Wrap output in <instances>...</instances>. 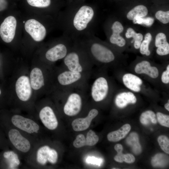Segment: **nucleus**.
I'll list each match as a JSON object with an SVG mask.
<instances>
[{"instance_id":"423d86ee","label":"nucleus","mask_w":169,"mask_h":169,"mask_svg":"<svg viewBox=\"0 0 169 169\" xmlns=\"http://www.w3.org/2000/svg\"><path fill=\"white\" fill-rule=\"evenodd\" d=\"M57 76L61 90L74 87L88 88L92 74L73 72L63 67Z\"/></svg>"},{"instance_id":"72a5a7b5","label":"nucleus","mask_w":169,"mask_h":169,"mask_svg":"<svg viewBox=\"0 0 169 169\" xmlns=\"http://www.w3.org/2000/svg\"><path fill=\"white\" fill-rule=\"evenodd\" d=\"M156 18L160 22L163 24H166L169 22V11L166 12L159 10L155 14Z\"/></svg>"},{"instance_id":"9b49d317","label":"nucleus","mask_w":169,"mask_h":169,"mask_svg":"<svg viewBox=\"0 0 169 169\" xmlns=\"http://www.w3.org/2000/svg\"><path fill=\"white\" fill-rule=\"evenodd\" d=\"M21 159L12 149L1 151L0 152V169H17L21 166Z\"/></svg>"},{"instance_id":"de8ad7c7","label":"nucleus","mask_w":169,"mask_h":169,"mask_svg":"<svg viewBox=\"0 0 169 169\" xmlns=\"http://www.w3.org/2000/svg\"><path fill=\"white\" fill-rule=\"evenodd\" d=\"M151 54V52L150 50H148L145 54V55L146 56H149Z\"/></svg>"},{"instance_id":"4be33fe9","label":"nucleus","mask_w":169,"mask_h":169,"mask_svg":"<svg viewBox=\"0 0 169 169\" xmlns=\"http://www.w3.org/2000/svg\"><path fill=\"white\" fill-rule=\"evenodd\" d=\"M131 129L130 125L125 124L118 130L109 133L107 135V139L111 142L118 141L125 138Z\"/></svg>"},{"instance_id":"c756f323","label":"nucleus","mask_w":169,"mask_h":169,"mask_svg":"<svg viewBox=\"0 0 169 169\" xmlns=\"http://www.w3.org/2000/svg\"><path fill=\"white\" fill-rule=\"evenodd\" d=\"M157 141L161 149L165 153L169 154V138L164 135L159 136L157 138Z\"/></svg>"},{"instance_id":"cd10ccee","label":"nucleus","mask_w":169,"mask_h":169,"mask_svg":"<svg viewBox=\"0 0 169 169\" xmlns=\"http://www.w3.org/2000/svg\"><path fill=\"white\" fill-rule=\"evenodd\" d=\"M152 39V36L150 33H147L145 35L144 39L141 43L140 51V53L143 55L145 54L146 53L148 50L149 46Z\"/></svg>"},{"instance_id":"f03ea898","label":"nucleus","mask_w":169,"mask_h":169,"mask_svg":"<svg viewBox=\"0 0 169 169\" xmlns=\"http://www.w3.org/2000/svg\"><path fill=\"white\" fill-rule=\"evenodd\" d=\"M58 158L57 150L46 143L44 138L36 143L33 151L24 161L29 167L39 169L45 168L48 164H55Z\"/></svg>"},{"instance_id":"e433bc0d","label":"nucleus","mask_w":169,"mask_h":169,"mask_svg":"<svg viewBox=\"0 0 169 169\" xmlns=\"http://www.w3.org/2000/svg\"><path fill=\"white\" fill-rule=\"evenodd\" d=\"M167 43L166 36L164 33H160L156 35L155 41V45L156 47L157 48Z\"/></svg>"},{"instance_id":"b1692460","label":"nucleus","mask_w":169,"mask_h":169,"mask_svg":"<svg viewBox=\"0 0 169 169\" xmlns=\"http://www.w3.org/2000/svg\"><path fill=\"white\" fill-rule=\"evenodd\" d=\"M147 8L143 5H139L131 10L127 14V18L130 20H133L137 17H144L148 14Z\"/></svg>"},{"instance_id":"58836bf2","label":"nucleus","mask_w":169,"mask_h":169,"mask_svg":"<svg viewBox=\"0 0 169 169\" xmlns=\"http://www.w3.org/2000/svg\"><path fill=\"white\" fill-rule=\"evenodd\" d=\"M102 159L94 156H89L86 159V162L93 165L100 166L102 162Z\"/></svg>"},{"instance_id":"4468645a","label":"nucleus","mask_w":169,"mask_h":169,"mask_svg":"<svg viewBox=\"0 0 169 169\" xmlns=\"http://www.w3.org/2000/svg\"><path fill=\"white\" fill-rule=\"evenodd\" d=\"M15 89L18 98L21 101L27 102L30 100L32 89L30 80L27 76H22L17 79Z\"/></svg>"},{"instance_id":"a18cd8bd","label":"nucleus","mask_w":169,"mask_h":169,"mask_svg":"<svg viewBox=\"0 0 169 169\" xmlns=\"http://www.w3.org/2000/svg\"><path fill=\"white\" fill-rule=\"evenodd\" d=\"M141 44V42L134 41V47L136 49H138L140 48Z\"/></svg>"},{"instance_id":"2f4dec72","label":"nucleus","mask_w":169,"mask_h":169,"mask_svg":"<svg viewBox=\"0 0 169 169\" xmlns=\"http://www.w3.org/2000/svg\"><path fill=\"white\" fill-rule=\"evenodd\" d=\"M125 36L127 38H133L135 41L141 42L143 39V36L141 33H137L131 28H128L125 33Z\"/></svg>"},{"instance_id":"7c9ffc66","label":"nucleus","mask_w":169,"mask_h":169,"mask_svg":"<svg viewBox=\"0 0 169 169\" xmlns=\"http://www.w3.org/2000/svg\"><path fill=\"white\" fill-rule=\"evenodd\" d=\"M133 21L134 23L143 24L150 27L153 24L154 19L151 17L144 18L137 17L135 18Z\"/></svg>"},{"instance_id":"5701e85b","label":"nucleus","mask_w":169,"mask_h":169,"mask_svg":"<svg viewBox=\"0 0 169 169\" xmlns=\"http://www.w3.org/2000/svg\"><path fill=\"white\" fill-rule=\"evenodd\" d=\"M127 144L131 147L132 151L136 154H140L142 149L139 142V138L138 134L135 132L130 134L126 139Z\"/></svg>"},{"instance_id":"39448f33","label":"nucleus","mask_w":169,"mask_h":169,"mask_svg":"<svg viewBox=\"0 0 169 169\" xmlns=\"http://www.w3.org/2000/svg\"><path fill=\"white\" fill-rule=\"evenodd\" d=\"M88 88L74 87L61 90V95L65 99L63 107L64 113L68 116H73L81 111L83 98L88 93Z\"/></svg>"},{"instance_id":"6e6552de","label":"nucleus","mask_w":169,"mask_h":169,"mask_svg":"<svg viewBox=\"0 0 169 169\" xmlns=\"http://www.w3.org/2000/svg\"><path fill=\"white\" fill-rule=\"evenodd\" d=\"M90 84L88 83V93L95 102L102 101L107 96L110 91V85L108 79L103 76H94Z\"/></svg>"},{"instance_id":"0eeeda50","label":"nucleus","mask_w":169,"mask_h":169,"mask_svg":"<svg viewBox=\"0 0 169 169\" xmlns=\"http://www.w3.org/2000/svg\"><path fill=\"white\" fill-rule=\"evenodd\" d=\"M80 44L94 65L97 63L108 64L115 60V56L111 50L100 43L92 40Z\"/></svg>"},{"instance_id":"412c9836","label":"nucleus","mask_w":169,"mask_h":169,"mask_svg":"<svg viewBox=\"0 0 169 169\" xmlns=\"http://www.w3.org/2000/svg\"><path fill=\"white\" fill-rule=\"evenodd\" d=\"M30 83L31 87L34 90H38L44 85V76L41 70L35 68L31 71L30 74Z\"/></svg>"},{"instance_id":"37998d69","label":"nucleus","mask_w":169,"mask_h":169,"mask_svg":"<svg viewBox=\"0 0 169 169\" xmlns=\"http://www.w3.org/2000/svg\"><path fill=\"white\" fill-rule=\"evenodd\" d=\"M8 6L7 0H0V12L5 9Z\"/></svg>"},{"instance_id":"f8f14e48","label":"nucleus","mask_w":169,"mask_h":169,"mask_svg":"<svg viewBox=\"0 0 169 169\" xmlns=\"http://www.w3.org/2000/svg\"><path fill=\"white\" fill-rule=\"evenodd\" d=\"M17 26L15 18L12 16L5 19L0 26V35L5 42H11L14 38Z\"/></svg>"},{"instance_id":"ddd939ff","label":"nucleus","mask_w":169,"mask_h":169,"mask_svg":"<svg viewBox=\"0 0 169 169\" xmlns=\"http://www.w3.org/2000/svg\"><path fill=\"white\" fill-rule=\"evenodd\" d=\"M26 31L35 41L43 40L46 34L45 27L38 21L33 19L28 20L24 25Z\"/></svg>"},{"instance_id":"f3484780","label":"nucleus","mask_w":169,"mask_h":169,"mask_svg":"<svg viewBox=\"0 0 169 169\" xmlns=\"http://www.w3.org/2000/svg\"><path fill=\"white\" fill-rule=\"evenodd\" d=\"M135 72L138 74H145L152 78H156L159 75L157 68L152 66L149 62L144 60L138 63L135 68Z\"/></svg>"},{"instance_id":"9d476101","label":"nucleus","mask_w":169,"mask_h":169,"mask_svg":"<svg viewBox=\"0 0 169 169\" xmlns=\"http://www.w3.org/2000/svg\"><path fill=\"white\" fill-rule=\"evenodd\" d=\"M36 119L40 122L46 129L51 131L56 130L59 122L57 116L53 108L49 105H46L40 109Z\"/></svg>"},{"instance_id":"49530a36","label":"nucleus","mask_w":169,"mask_h":169,"mask_svg":"<svg viewBox=\"0 0 169 169\" xmlns=\"http://www.w3.org/2000/svg\"><path fill=\"white\" fill-rule=\"evenodd\" d=\"M165 108L169 111V100H168V102L166 103L164 105Z\"/></svg>"},{"instance_id":"aec40b11","label":"nucleus","mask_w":169,"mask_h":169,"mask_svg":"<svg viewBox=\"0 0 169 169\" xmlns=\"http://www.w3.org/2000/svg\"><path fill=\"white\" fill-rule=\"evenodd\" d=\"M137 101L136 96L130 92H124L118 94L116 96L115 103L120 108L126 107L129 104H134Z\"/></svg>"},{"instance_id":"f257e3e1","label":"nucleus","mask_w":169,"mask_h":169,"mask_svg":"<svg viewBox=\"0 0 169 169\" xmlns=\"http://www.w3.org/2000/svg\"><path fill=\"white\" fill-rule=\"evenodd\" d=\"M0 125L5 134L10 148L16 152L22 159L25 160L38 142L1 118Z\"/></svg>"},{"instance_id":"c03bdc74","label":"nucleus","mask_w":169,"mask_h":169,"mask_svg":"<svg viewBox=\"0 0 169 169\" xmlns=\"http://www.w3.org/2000/svg\"><path fill=\"white\" fill-rule=\"evenodd\" d=\"M114 149L117 152V153L122 152L123 150V147L121 144H117L115 146Z\"/></svg>"},{"instance_id":"1a4fd4ad","label":"nucleus","mask_w":169,"mask_h":169,"mask_svg":"<svg viewBox=\"0 0 169 169\" xmlns=\"http://www.w3.org/2000/svg\"><path fill=\"white\" fill-rule=\"evenodd\" d=\"M94 15V11L91 7L81 6L73 15L71 22L72 27L78 32L84 31L93 20Z\"/></svg>"},{"instance_id":"09e8293b","label":"nucleus","mask_w":169,"mask_h":169,"mask_svg":"<svg viewBox=\"0 0 169 169\" xmlns=\"http://www.w3.org/2000/svg\"><path fill=\"white\" fill-rule=\"evenodd\" d=\"M1 90H0V95H1Z\"/></svg>"},{"instance_id":"79ce46f5","label":"nucleus","mask_w":169,"mask_h":169,"mask_svg":"<svg viewBox=\"0 0 169 169\" xmlns=\"http://www.w3.org/2000/svg\"><path fill=\"white\" fill-rule=\"evenodd\" d=\"M123 154L122 152H117V155L114 157V160L117 162L122 163L123 162Z\"/></svg>"},{"instance_id":"393cba45","label":"nucleus","mask_w":169,"mask_h":169,"mask_svg":"<svg viewBox=\"0 0 169 169\" xmlns=\"http://www.w3.org/2000/svg\"><path fill=\"white\" fill-rule=\"evenodd\" d=\"M140 121L144 125H146L151 123H157L156 115L154 112L151 110L146 111L142 113L140 117Z\"/></svg>"},{"instance_id":"dca6fc26","label":"nucleus","mask_w":169,"mask_h":169,"mask_svg":"<svg viewBox=\"0 0 169 169\" xmlns=\"http://www.w3.org/2000/svg\"><path fill=\"white\" fill-rule=\"evenodd\" d=\"M98 114L97 109L92 108L89 110L86 117L74 119L72 123L73 130L76 131H81L86 130L90 126L92 120Z\"/></svg>"},{"instance_id":"ea45409f","label":"nucleus","mask_w":169,"mask_h":169,"mask_svg":"<svg viewBox=\"0 0 169 169\" xmlns=\"http://www.w3.org/2000/svg\"><path fill=\"white\" fill-rule=\"evenodd\" d=\"M161 80L164 84H167L169 83V65L167 67L166 70L162 73Z\"/></svg>"},{"instance_id":"473e14b6","label":"nucleus","mask_w":169,"mask_h":169,"mask_svg":"<svg viewBox=\"0 0 169 169\" xmlns=\"http://www.w3.org/2000/svg\"><path fill=\"white\" fill-rule=\"evenodd\" d=\"M10 147L5 134L0 125V150L9 149Z\"/></svg>"},{"instance_id":"7ed1b4c3","label":"nucleus","mask_w":169,"mask_h":169,"mask_svg":"<svg viewBox=\"0 0 169 169\" xmlns=\"http://www.w3.org/2000/svg\"><path fill=\"white\" fill-rule=\"evenodd\" d=\"M0 118L36 142L44 138L43 128L35 118L18 114H0Z\"/></svg>"},{"instance_id":"c85d7f7f","label":"nucleus","mask_w":169,"mask_h":169,"mask_svg":"<svg viewBox=\"0 0 169 169\" xmlns=\"http://www.w3.org/2000/svg\"><path fill=\"white\" fill-rule=\"evenodd\" d=\"M27 1L30 5L39 8L48 7L51 3V0H27Z\"/></svg>"},{"instance_id":"f704fd0d","label":"nucleus","mask_w":169,"mask_h":169,"mask_svg":"<svg viewBox=\"0 0 169 169\" xmlns=\"http://www.w3.org/2000/svg\"><path fill=\"white\" fill-rule=\"evenodd\" d=\"M156 117L158 122L162 126L169 127V116L161 112L156 113Z\"/></svg>"},{"instance_id":"bb28decb","label":"nucleus","mask_w":169,"mask_h":169,"mask_svg":"<svg viewBox=\"0 0 169 169\" xmlns=\"http://www.w3.org/2000/svg\"><path fill=\"white\" fill-rule=\"evenodd\" d=\"M85 139L86 146H89L95 145L99 140L98 136L91 130H90L87 132Z\"/></svg>"},{"instance_id":"4c0bfd02","label":"nucleus","mask_w":169,"mask_h":169,"mask_svg":"<svg viewBox=\"0 0 169 169\" xmlns=\"http://www.w3.org/2000/svg\"><path fill=\"white\" fill-rule=\"evenodd\" d=\"M157 54L161 56L169 54V44L167 42L159 47L156 50Z\"/></svg>"},{"instance_id":"c9c22d12","label":"nucleus","mask_w":169,"mask_h":169,"mask_svg":"<svg viewBox=\"0 0 169 169\" xmlns=\"http://www.w3.org/2000/svg\"><path fill=\"white\" fill-rule=\"evenodd\" d=\"M73 145L76 148L86 146V139L84 135L82 134L78 135L73 141Z\"/></svg>"},{"instance_id":"a19ab883","label":"nucleus","mask_w":169,"mask_h":169,"mask_svg":"<svg viewBox=\"0 0 169 169\" xmlns=\"http://www.w3.org/2000/svg\"><path fill=\"white\" fill-rule=\"evenodd\" d=\"M123 160L127 163H133L135 160V157L131 154H123Z\"/></svg>"},{"instance_id":"20e7f679","label":"nucleus","mask_w":169,"mask_h":169,"mask_svg":"<svg viewBox=\"0 0 169 169\" xmlns=\"http://www.w3.org/2000/svg\"><path fill=\"white\" fill-rule=\"evenodd\" d=\"M63 59L64 68L70 71L92 74L94 64L80 44L72 46Z\"/></svg>"},{"instance_id":"a878e982","label":"nucleus","mask_w":169,"mask_h":169,"mask_svg":"<svg viewBox=\"0 0 169 169\" xmlns=\"http://www.w3.org/2000/svg\"><path fill=\"white\" fill-rule=\"evenodd\" d=\"M167 160V158L165 155L162 153H159L152 157L151 163L154 167L163 166H165Z\"/></svg>"},{"instance_id":"6ab92c4d","label":"nucleus","mask_w":169,"mask_h":169,"mask_svg":"<svg viewBox=\"0 0 169 169\" xmlns=\"http://www.w3.org/2000/svg\"><path fill=\"white\" fill-rule=\"evenodd\" d=\"M112 34L110 38V41L112 44H115L119 47L124 46L126 42L125 39L120 34L123 30L122 24L119 21H115L111 27Z\"/></svg>"},{"instance_id":"2eb2a0df","label":"nucleus","mask_w":169,"mask_h":169,"mask_svg":"<svg viewBox=\"0 0 169 169\" xmlns=\"http://www.w3.org/2000/svg\"><path fill=\"white\" fill-rule=\"evenodd\" d=\"M72 46L67 43L58 44L51 48L46 51L45 57L48 61L52 62L63 59Z\"/></svg>"},{"instance_id":"a211bd4d","label":"nucleus","mask_w":169,"mask_h":169,"mask_svg":"<svg viewBox=\"0 0 169 169\" xmlns=\"http://www.w3.org/2000/svg\"><path fill=\"white\" fill-rule=\"evenodd\" d=\"M122 80L124 85L131 90L136 92L141 91L143 81L136 75L131 73L125 74L123 76Z\"/></svg>"}]
</instances>
